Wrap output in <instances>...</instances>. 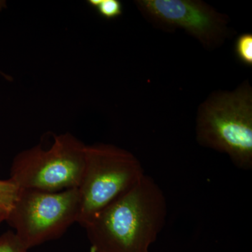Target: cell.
<instances>
[{
	"mask_svg": "<svg viewBox=\"0 0 252 252\" xmlns=\"http://www.w3.org/2000/svg\"><path fill=\"white\" fill-rule=\"evenodd\" d=\"M167 216L163 190L145 174L83 228L91 243V252H150Z\"/></svg>",
	"mask_w": 252,
	"mask_h": 252,
	"instance_id": "6da1fadb",
	"label": "cell"
},
{
	"mask_svg": "<svg viewBox=\"0 0 252 252\" xmlns=\"http://www.w3.org/2000/svg\"><path fill=\"white\" fill-rule=\"evenodd\" d=\"M198 144L226 154L238 169H252V88L243 81L235 90L212 93L199 106Z\"/></svg>",
	"mask_w": 252,
	"mask_h": 252,
	"instance_id": "7a4b0ae2",
	"label": "cell"
},
{
	"mask_svg": "<svg viewBox=\"0 0 252 252\" xmlns=\"http://www.w3.org/2000/svg\"><path fill=\"white\" fill-rule=\"evenodd\" d=\"M145 175L133 154L114 144H86L77 223L87 224L109 204L128 191Z\"/></svg>",
	"mask_w": 252,
	"mask_h": 252,
	"instance_id": "3957f363",
	"label": "cell"
},
{
	"mask_svg": "<svg viewBox=\"0 0 252 252\" xmlns=\"http://www.w3.org/2000/svg\"><path fill=\"white\" fill-rule=\"evenodd\" d=\"M86 144L70 132L54 137L49 148L39 144L14 157L10 180L19 189L57 192L78 188L85 161Z\"/></svg>",
	"mask_w": 252,
	"mask_h": 252,
	"instance_id": "277c9868",
	"label": "cell"
},
{
	"mask_svg": "<svg viewBox=\"0 0 252 252\" xmlns=\"http://www.w3.org/2000/svg\"><path fill=\"white\" fill-rule=\"evenodd\" d=\"M79 211L78 188L57 192L19 189L5 221L28 251L63 236L77 223Z\"/></svg>",
	"mask_w": 252,
	"mask_h": 252,
	"instance_id": "5b68a950",
	"label": "cell"
},
{
	"mask_svg": "<svg viewBox=\"0 0 252 252\" xmlns=\"http://www.w3.org/2000/svg\"><path fill=\"white\" fill-rule=\"evenodd\" d=\"M137 9L156 28L182 29L207 50L220 47L232 34L230 18L200 0H137Z\"/></svg>",
	"mask_w": 252,
	"mask_h": 252,
	"instance_id": "8992f818",
	"label": "cell"
},
{
	"mask_svg": "<svg viewBox=\"0 0 252 252\" xmlns=\"http://www.w3.org/2000/svg\"><path fill=\"white\" fill-rule=\"evenodd\" d=\"M235 56L239 62L248 67L252 66V34L245 32L240 34L235 41Z\"/></svg>",
	"mask_w": 252,
	"mask_h": 252,
	"instance_id": "52a82bcc",
	"label": "cell"
},
{
	"mask_svg": "<svg viewBox=\"0 0 252 252\" xmlns=\"http://www.w3.org/2000/svg\"><path fill=\"white\" fill-rule=\"evenodd\" d=\"M19 189L14 182L9 180H0V209L8 212L13 207L17 198Z\"/></svg>",
	"mask_w": 252,
	"mask_h": 252,
	"instance_id": "ba28073f",
	"label": "cell"
},
{
	"mask_svg": "<svg viewBox=\"0 0 252 252\" xmlns=\"http://www.w3.org/2000/svg\"><path fill=\"white\" fill-rule=\"evenodd\" d=\"M94 9L101 17L112 20L122 16L124 7L119 0H99L98 5Z\"/></svg>",
	"mask_w": 252,
	"mask_h": 252,
	"instance_id": "9c48e42d",
	"label": "cell"
},
{
	"mask_svg": "<svg viewBox=\"0 0 252 252\" xmlns=\"http://www.w3.org/2000/svg\"><path fill=\"white\" fill-rule=\"evenodd\" d=\"M14 231L9 230L0 235V252H26Z\"/></svg>",
	"mask_w": 252,
	"mask_h": 252,
	"instance_id": "30bf717a",
	"label": "cell"
},
{
	"mask_svg": "<svg viewBox=\"0 0 252 252\" xmlns=\"http://www.w3.org/2000/svg\"><path fill=\"white\" fill-rule=\"evenodd\" d=\"M6 213L0 209V224L6 220Z\"/></svg>",
	"mask_w": 252,
	"mask_h": 252,
	"instance_id": "8fae6325",
	"label": "cell"
},
{
	"mask_svg": "<svg viewBox=\"0 0 252 252\" xmlns=\"http://www.w3.org/2000/svg\"><path fill=\"white\" fill-rule=\"evenodd\" d=\"M0 74H1V76H3L5 79H11V77H10L9 76H6V74H4L2 72H1V71H0Z\"/></svg>",
	"mask_w": 252,
	"mask_h": 252,
	"instance_id": "7c38bea8",
	"label": "cell"
},
{
	"mask_svg": "<svg viewBox=\"0 0 252 252\" xmlns=\"http://www.w3.org/2000/svg\"><path fill=\"white\" fill-rule=\"evenodd\" d=\"M5 7L4 1H0V10L2 9L3 8Z\"/></svg>",
	"mask_w": 252,
	"mask_h": 252,
	"instance_id": "4fadbf2b",
	"label": "cell"
},
{
	"mask_svg": "<svg viewBox=\"0 0 252 252\" xmlns=\"http://www.w3.org/2000/svg\"></svg>",
	"mask_w": 252,
	"mask_h": 252,
	"instance_id": "5bb4252c",
	"label": "cell"
}]
</instances>
